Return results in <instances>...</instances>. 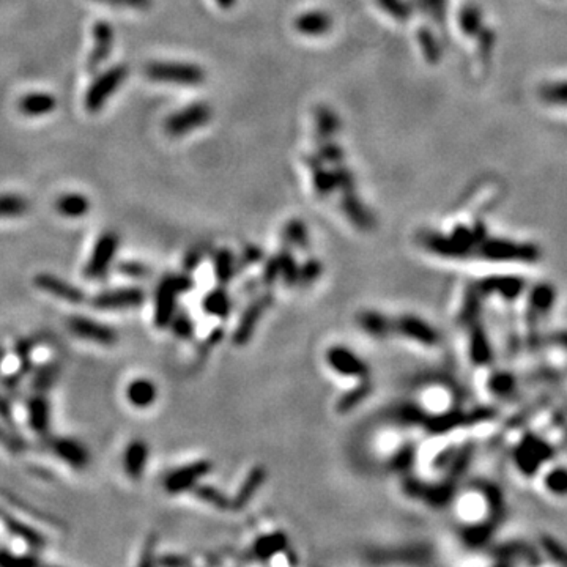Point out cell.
Here are the masks:
<instances>
[{"label": "cell", "instance_id": "obj_1", "mask_svg": "<svg viewBox=\"0 0 567 567\" xmlns=\"http://www.w3.org/2000/svg\"><path fill=\"white\" fill-rule=\"evenodd\" d=\"M193 287L188 276L169 274L158 284L155 292V307H153V323L156 328L165 330L177 312V300L182 293Z\"/></svg>", "mask_w": 567, "mask_h": 567}, {"label": "cell", "instance_id": "obj_2", "mask_svg": "<svg viewBox=\"0 0 567 567\" xmlns=\"http://www.w3.org/2000/svg\"><path fill=\"white\" fill-rule=\"evenodd\" d=\"M126 76L128 68L123 65L109 68V70L101 73L100 76H96L94 79V82L90 84L87 91H85L84 96L85 110L90 114H95L98 110H101L106 106L109 98L119 90L123 82H125Z\"/></svg>", "mask_w": 567, "mask_h": 567}, {"label": "cell", "instance_id": "obj_3", "mask_svg": "<svg viewBox=\"0 0 567 567\" xmlns=\"http://www.w3.org/2000/svg\"><path fill=\"white\" fill-rule=\"evenodd\" d=\"M145 76L150 81L177 84V85H199L205 79L202 68L180 64V61H153L145 68Z\"/></svg>", "mask_w": 567, "mask_h": 567}, {"label": "cell", "instance_id": "obj_4", "mask_svg": "<svg viewBox=\"0 0 567 567\" xmlns=\"http://www.w3.org/2000/svg\"><path fill=\"white\" fill-rule=\"evenodd\" d=\"M120 238L115 232H104L103 235L96 240V243L91 249L90 258L85 263L84 276L89 281H100L108 274V271L112 267L117 252H119Z\"/></svg>", "mask_w": 567, "mask_h": 567}, {"label": "cell", "instance_id": "obj_5", "mask_svg": "<svg viewBox=\"0 0 567 567\" xmlns=\"http://www.w3.org/2000/svg\"><path fill=\"white\" fill-rule=\"evenodd\" d=\"M68 330L79 339L87 342H94L101 347H112L119 341V332L115 328L95 318L84 316H73L68 318Z\"/></svg>", "mask_w": 567, "mask_h": 567}, {"label": "cell", "instance_id": "obj_6", "mask_svg": "<svg viewBox=\"0 0 567 567\" xmlns=\"http://www.w3.org/2000/svg\"><path fill=\"white\" fill-rule=\"evenodd\" d=\"M145 292L139 287H120L101 292L91 298L90 304L98 311L135 309L144 304Z\"/></svg>", "mask_w": 567, "mask_h": 567}, {"label": "cell", "instance_id": "obj_7", "mask_svg": "<svg viewBox=\"0 0 567 567\" xmlns=\"http://www.w3.org/2000/svg\"><path fill=\"white\" fill-rule=\"evenodd\" d=\"M212 117V109L203 103H196L178 110L165 120V131L170 135H183L197 128H202Z\"/></svg>", "mask_w": 567, "mask_h": 567}, {"label": "cell", "instance_id": "obj_8", "mask_svg": "<svg viewBox=\"0 0 567 567\" xmlns=\"http://www.w3.org/2000/svg\"><path fill=\"white\" fill-rule=\"evenodd\" d=\"M49 451L73 470L82 471L90 464V454L81 441L70 436H52L47 440Z\"/></svg>", "mask_w": 567, "mask_h": 567}, {"label": "cell", "instance_id": "obj_9", "mask_svg": "<svg viewBox=\"0 0 567 567\" xmlns=\"http://www.w3.org/2000/svg\"><path fill=\"white\" fill-rule=\"evenodd\" d=\"M212 470V464L207 460H199L194 462V464L184 465L182 468H177V470L170 471L168 476L164 478L163 485L164 489L170 495H178V493L193 490L194 487L199 483V479H202L205 474Z\"/></svg>", "mask_w": 567, "mask_h": 567}, {"label": "cell", "instance_id": "obj_10", "mask_svg": "<svg viewBox=\"0 0 567 567\" xmlns=\"http://www.w3.org/2000/svg\"><path fill=\"white\" fill-rule=\"evenodd\" d=\"M34 284L36 288L45 292L51 297L66 301L70 304H82L85 301V293L81 287L68 282L61 277L51 273H40L34 277Z\"/></svg>", "mask_w": 567, "mask_h": 567}, {"label": "cell", "instance_id": "obj_11", "mask_svg": "<svg viewBox=\"0 0 567 567\" xmlns=\"http://www.w3.org/2000/svg\"><path fill=\"white\" fill-rule=\"evenodd\" d=\"M150 459V448L145 440L135 439L129 441L125 451H123L122 465L123 471L131 480H140L147 470V464Z\"/></svg>", "mask_w": 567, "mask_h": 567}, {"label": "cell", "instance_id": "obj_12", "mask_svg": "<svg viewBox=\"0 0 567 567\" xmlns=\"http://www.w3.org/2000/svg\"><path fill=\"white\" fill-rule=\"evenodd\" d=\"M51 404L45 392H35L27 400V422L32 432L40 436H47L52 425Z\"/></svg>", "mask_w": 567, "mask_h": 567}, {"label": "cell", "instance_id": "obj_13", "mask_svg": "<svg viewBox=\"0 0 567 567\" xmlns=\"http://www.w3.org/2000/svg\"><path fill=\"white\" fill-rule=\"evenodd\" d=\"M114 46V29L108 21H96L94 27V49L87 61L89 71H96L104 60L109 57Z\"/></svg>", "mask_w": 567, "mask_h": 567}, {"label": "cell", "instance_id": "obj_14", "mask_svg": "<svg viewBox=\"0 0 567 567\" xmlns=\"http://www.w3.org/2000/svg\"><path fill=\"white\" fill-rule=\"evenodd\" d=\"M330 366L336 372L342 375H353V377H364L367 375V367L358 356L351 353L350 350L344 347H332L328 355H326Z\"/></svg>", "mask_w": 567, "mask_h": 567}, {"label": "cell", "instance_id": "obj_15", "mask_svg": "<svg viewBox=\"0 0 567 567\" xmlns=\"http://www.w3.org/2000/svg\"><path fill=\"white\" fill-rule=\"evenodd\" d=\"M0 520L3 522L5 528H7L11 534L22 539L30 548H34V550H41V548H45L46 539L38 529L27 525L26 522L16 519V517L5 513V510H0Z\"/></svg>", "mask_w": 567, "mask_h": 567}, {"label": "cell", "instance_id": "obj_16", "mask_svg": "<svg viewBox=\"0 0 567 567\" xmlns=\"http://www.w3.org/2000/svg\"><path fill=\"white\" fill-rule=\"evenodd\" d=\"M126 399L134 408L145 410L156 402L158 388L155 381L149 378H135L126 386Z\"/></svg>", "mask_w": 567, "mask_h": 567}, {"label": "cell", "instance_id": "obj_17", "mask_svg": "<svg viewBox=\"0 0 567 567\" xmlns=\"http://www.w3.org/2000/svg\"><path fill=\"white\" fill-rule=\"evenodd\" d=\"M57 108V98L46 91H32L21 96L17 109L22 115L27 117H45Z\"/></svg>", "mask_w": 567, "mask_h": 567}, {"label": "cell", "instance_id": "obj_18", "mask_svg": "<svg viewBox=\"0 0 567 567\" xmlns=\"http://www.w3.org/2000/svg\"><path fill=\"white\" fill-rule=\"evenodd\" d=\"M55 209L65 218H84L90 212V200L84 194L68 193L55 200Z\"/></svg>", "mask_w": 567, "mask_h": 567}, {"label": "cell", "instance_id": "obj_19", "mask_svg": "<svg viewBox=\"0 0 567 567\" xmlns=\"http://www.w3.org/2000/svg\"><path fill=\"white\" fill-rule=\"evenodd\" d=\"M397 328L406 334L408 337L416 339V341L422 342V344H427V345H434L439 341V334L430 328L427 323H424L422 320L419 318H413V317H404L399 320L397 323Z\"/></svg>", "mask_w": 567, "mask_h": 567}, {"label": "cell", "instance_id": "obj_20", "mask_svg": "<svg viewBox=\"0 0 567 567\" xmlns=\"http://www.w3.org/2000/svg\"><path fill=\"white\" fill-rule=\"evenodd\" d=\"M60 375V364L59 362H47V364H43L35 371L34 380H32V388L35 392H46L51 390V388L57 383Z\"/></svg>", "mask_w": 567, "mask_h": 567}, {"label": "cell", "instance_id": "obj_21", "mask_svg": "<svg viewBox=\"0 0 567 567\" xmlns=\"http://www.w3.org/2000/svg\"><path fill=\"white\" fill-rule=\"evenodd\" d=\"M297 29L306 35H320L330 29V17L316 11L300 16L297 20Z\"/></svg>", "mask_w": 567, "mask_h": 567}, {"label": "cell", "instance_id": "obj_22", "mask_svg": "<svg viewBox=\"0 0 567 567\" xmlns=\"http://www.w3.org/2000/svg\"><path fill=\"white\" fill-rule=\"evenodd\" d=\"M29 209V202L17 194H0V219L20 218Z\"/></svg>", "mask_w": 567, "mask_h": 567}, {"label": "cell", "instance_id": "obj_23", "mask_svg": "<svg viewBox=\"0 0 567 567\" xmlns=\"http://www.w3.org/2000/svg\"><path fill=\"white\" fill-rule=\"evenodd\" d=\"M203 309L209 316L216 317H226L230 311V301L229 297L223 290H213L209 292L205 298H203Z\"/></svg>", "mask_w": 567, "mask_h": 567}, {"label": "cell", "instance_id": "obj_24", "mask_svg": "<svg viewBox=\"0 0 567 567\" xmlns=\"http://www.w3.org/2000/svg\"><path fill=\"white\" fill-rule=\"evenodd\" d=\"M286 542H287L286 536L281 534V533L263 536V538H260L256 542L254 552H256L257 557L270 558V557H273L274 553H279L281 550H284V547H286Z\"/></svg>", "mask_w": 567, "mask_h": 567}, {"label": "cell", "instance_id": "obj_25", "mask_svg": "<svg viewBox=\"0 0 567 567\" xmlns=\"http://www.w3.org/2000/svg\"><path fill=\"white\" fill-rule=\"evenodd\" d=\"M545 487L553 495H567V468H554L548 473Z\"/></svg>", "mask_w": 567, "mask_h": 567}, {"label": "cell", "instance_id": "obj_26", "mask_svg": "<svg viewBox=\"0 0 567 567\" xmlns=\"http://www.w3.org/2000/svg\"><path fill=\"white\" fill-rule=\"evenodd\" d=\"M262 480H263V470H260V468H257V470L252 471V473L249 474V478L246 479V483H244L243 487H242V492L238 493V498H237L235 501H233V506L240 508V506H243L244 503H248L251 495L256 492L257 487L260 485Z\"/></svg>", "mask_w": 567, "mask_h": 567}, {"label": "cell", "instance_id": "obj_27", "mask_svg": "<svg viewBox=\"0 0 567 567\" xmlns=\"http://www.w3.org/2000/svg\"><path fill=\"white\" fill-rule=\"evenodd\" d=\"M193 490H194V495H196L197 498H200V500L209 503V504H212V506H216V508H219V509L229 508V501L226 500L223 493L218 492L216 489H213V487H208V485H196Z\"/></svg>", "mask_w": 567, "mask_h": 567}, {"label": "cell", "instance_id": "obj_28", "mask_svg": "<svg viewBox=\"0 0 567 567\" xmlns=\"http://www.w3.org/2000/svg\"><path fill=\"white\" fill-rule=\"evenodd\" d=\"M262 307H263V304L252 306L251 309L244 314L243 322H242V325L238 326V331H237V334H235V342H237V344L244 342L246 339L249 337L251 331L254 330V325H256L257 318H258V314L262 312Z\"/></svg>", "mask_w": 567, "mask_h": 567}, {"label": "cell", "instance_id": "obj_29", "mask_svg": "<svg viewBox=\"0 0 567 567\" xmlns=\"http://www.w3.org/2000/svg\"><path fill=\"white\" fill-rule=\"evenodd\" d=\"M214 273H216V277L219 282H229L230 276H232V270H233V262H232V256L229 254V251H221L218 252L216 256V262H214Z\"/></svg>", "mask_w": 567, "mask_h": 567}, {"label": "cell", "instance_id": "obj_30", "mask_svg": "<svg viewBox=\"0 0 567 567\" xmlns=\"http://www.w3.org/2000/svg\"><path fill=\"white\" fill-rule=\"evenodd\" d=\"M40 559L35 554H20L8 550V548H0V566H16V564H38Z\"/></svg>", "mask_w": 567, "mask_h": 567}, {"label": "cell", "instance_id": "obj_31", "mask_svg": "<svg viewBox=\"0 0 567 567\" xmlns=\"http://www.w3.org/2000/svg\"><path fill=\"white\" fill-rule=\"evenodd\" d=\"M169 326L172 328V331H174L175 336L183 337V339L191 337L194 332V325H193V322H191V318L186 316V314L175 312V316H174V318H172Z\"/></svg>", "mask_w": 567, "mask_h": 567}, {"label": "cell", "instance_id": "obj_32", "mask_svg": "<svg viewBox=\"0 0 567 567\" xmlns=\"http://www.w3.org/2000/svg\"><path fill=\"white\" fill-rule=\"evenodd\" d=\"M361 325L364 326V330H367L369 332L378 336H383L385 332L390 330L388 328L386 320L381 316H377V314H364V316L361 317Z\"/></svg>", "mask_w": 567, "mask_h": 567}, {"label": "cell", "instance_id": "obj_33", "mask_svg": "<svg viewBox=\"0 0 567 567\" xmlns=\"http://www.w3.org/2000/svg\"><path fill=\"white\" fill-rule=\"evenodd\" d=\"M119 273H122L123 276H128V277H133V279H142V277H145L147 274L150 273V270L147 268V265L140 263V262H135V260H126V262H120L119 267Z\"/></svg>", "mask_w": 567, "mask_h": 567}, {"label": "cell", "instance_id": "obj_34", "mask_svg": "<svg viewBox=\"0 0 567 567\" xmlns=\"http://www.w3.org/2000/svg\"><path fill=\"white\" fill-rule=\"evenodd\" d=\"M369 390H371V388H369V385H361L360 388H356V390H355L353 392L348 394V396H345V397L342 399V402L339 404V410L347 411V410H350V408H353V406H355L356 404L361 402V400L367 396Z\"/></svg>", "mask_w": 567, "mask_h": 567}, {"label": "cell", "instance_id": "obj_35", "mask_svg": "<svg viewBox=\"0 0 567 567\" xmlns=\"http://www.w3.org/2000/svg\"><path fill=\"white\" fill-rule=\"evenodd\" d=\"M0 443L13 452H17L22 449V441L20 436L10 432V430H7L5 427H0Z\"/></svg>", "mask_w": 567, "mask_h": 567}, {"label": "cell", "instance_id": "obj_36", "mask_svg": "<svg viewBox=\"0 0 567 567\" xmlns=\"http://www.w3.org/2000/svg\"><path fill=\"white\" fill-rule=\"evenodd\" d=\"M473 358L476 361H484L489 356V348L483 334H476L473 337Z\"/></svg>", "mask_w": 567, "mask_h": 567}, {"label": "cell", "instance_id": "obj_37", "mask_svg": "<svg viewBox=\"0 0 567 567\" xmlns=\"http://www.w3.org/2000/svg\"><path fill=\"white\" fill-rule=\"evenodd\" d=\"M155 547H156L155 538H152V539L147 540L144 550H142V558L138 561V564H140V566L156 564V559H155Z\"/></svg>", "mask_w": 567, "mask_h": 567}, {"label": "cell", "instance_id": "obj_38", "mask_svg": "<svg viewBox=\"0 0 567 567\" xmlns=\"http://www.w3.org/2000/svg\"><path fill=\"white\" fill-rule=\"evenodd\" d=\"M304 226H301L298 223H292L288 226V238L292 240L293 243H297L300 246L306 244V235H304Z\"/></svg>", "mask_w": 567, "mask_h": 567}, {"label": "cell", "instance_id": "obj_39", "mask_svg": "<svg viewBox=\"0 0 567 567\" xmlns=\"http://www.w3.org/2000/svg\"><path fill=\"white\" fill-rule=\"evenodd\" d=\"M0 418H2L3 421L8 424L13 422V410H11V405L8 400L2 396H0Z\"/></svg>", "mask_w": 567, "mask_h": 567}, {"label": "cell", "instance_id": "obj_40", "mask_svg": "<svg viewBox=\"0 0 567 567\" xmlns=\"http://www.w3.org/2000/svg\"><path fill=\"white\" fill-rule=\"evenodd\" d=\"M189 561L186 558H180L177 557V554H165L164 558L161 559H156V564H164V566H182V564H188Z\"/></svg>", "mask_w": 567, "mask_h": 567}, {"label": "cell", "instance_id": "obj_41", "mask_svg": "<svg viewBox=\"0 0 567 567\" xmlns=\"http://www.w3.org/2000/svg\"><path fill=\"white\" fill-rule=\"evenodd\" d=\"M125 5H128V7H145V5H149V0H125Z\"/></svg>", "mask_w": 567, "mask_h": 567}, {"label": "cell", "instance_id": "obj_42", "mask_svg": "<svg viewBox=\"0 0 567 567\" xmlns=\"http://www.w3.org/2000/svg\"><path fill=\"white\" fill-rule=\"evenodd\" d=\"M216 2H218L223 8H230L232 5L235 3V0H216Z\"/></svg>", "mask_w": 567, "mask_h": 567}, {"label": "cell", "instance_id": "obj_43", "mask_svg": "<svg viewBox=\"0 0 567 567\" xmlns=\"http://www.w3.org/2000/svg\"><path fill=\"white\" fill-rule=\"evenodd\" d=\"M5 356H7V351H5L3 347H0V366H2Z\"/></svg>", "mask_w": 567, "mask_h": 567}]
</instances>
